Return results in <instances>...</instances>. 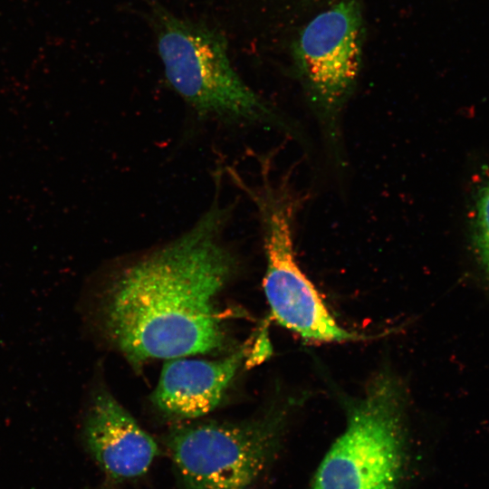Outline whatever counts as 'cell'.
I'll list each match as a JSON object with an SVG mask.
<instances>
[{
	"label": "cell",
	"instance_id": "1",
	"mask_svg": "<svg viewBox=\"0 0 489 489\" xmlns=\"http://www.w3.org/2000/svg\"><path fill=\"white\" fill-rule=\"evenodd\" d=\"M187 231L139 256L111 282L105 332L132 362L207 353L224 346L216 297L237 269L225 239L234 206L220 194Z\"/></svg>",
	"mask_w": 489,
	"mask_h": 489
},
{
	"label": "cell",
	"instance_id": "2",
	"mask_svg": "<svg viewBox=\"0 0 489 489\" xmlns=\"http://www.w3.org/2000/svg\"><path fill=\"white\" fill-rule=\"evenodd\" d=\"M149 17L167 81L202 120L261 125L299 138L292 121L249 87L229 59L223 34L149 0Z\"/></svg>",
	"mask_w": 489,
	"mask_h": 489
},
{
	"label": "cell",
	"instance_id": "3",
	"mask_svg": "<svg viewBox=\"0 0 489 489\" xmlns=\"http://www.w3.org/2000/svg\"><path fill=\"white\" fill-rule=\"evenodd\" d=\"M258 160L259 176L254 185L232 167L226 168V174L256 208L266 261L263 286L273 318L280 325L308 340H361V335L337 323L298 264L293 232L304 197L293 187L291 170L275 176L270 156Z\"/></svg>",
	"mask_w": 489,
	"mask_h": 489
},
{
	"label": "cell",
	"instance_id": "4",
	"mask_svg": "<svg viewBox=\"0 0 489 489\" xmlns=\"http://www.w3.org/2000/svg\"><path fill=\"white\" fill-rule=\"evenodd\" d=\"M405 397L381 373L350 408L347 426L321 462L308 489H397L407 460Z\"/></svg>",
	"mask_w": 489,
	"mask_h": 489
},
{
	"label": "cell",
	"instance_id": "5",
	"mask_svg": "<svg viewBox=\"0 0 489 489\" xmlns=\"http://www.w3.org/2000/svg\"><path fill=\"white\" fill-rule=\"evenodd\" d=\"M283 410L241 424L206 423L175 430L168 446L185 489H253L272 465Z\"/></svg>",
	"mask_w": 489,
	"mask_h": 489
},
{
	"label": "cell",
	"instance_id": "6",
	"mask_svg": "<svg viewBox=\"0 0 489 489\" xmlns=\"http://www.w3.org/2000/svg\"><path fill=\"white\" fill-rule=\"evenodd\" d=\"M361 55L358 5L342 1L316 15L297 43L302 77L323 139L337 165L343 161L341 114L355 87Z\"/></svg>",
	"mask_w": 489,
	"mask_h": 489
},
{
	"label": "cell",
	"instance_id": "7",
	"mask_svg": "<svg viewBox=\"0 0 489 489\" xmlns=\"http://www.w3.org/2000/svg\"><path fill=\"white\" fill-rule=\"evenodd\" d=\"M84 437L96 463L116 481L144 475L158 453L155 440L105 390L91 399Z\"/></svg>",
	"mask_w": 489,
	"mask_h": 489
},
{
	"label": "cell",
	"instance_id": "8",
	"mask_svg": "<svg viewBox=\"0 0 489 489\" xmlns=\"http://www.w3.org/2000/svg\"><path fill=\"white\" fill-rule=\"evenodd\" d=\"M247 347L219 360L177 359L166 363L152 396L164 413L194 418L212 411L246 357Z\"/></svg>",
	"mask_w": 489,
	"mask_h": 489
},
{
	"label": "cell",
	"instance_id": "9",
	"mask_svg": "<svg viewBox=\"0 0 489 489\" xmlns=\"http://www.w3.org/2000/svg\"><path fill=\"white\" fill-rule=\"evenodd\" d=\"M475 244L479 260L489 278V183L481 187L477 197Z\"/></svg>",
	"mask_w": 489,
	"mask_h": 489
}]
</instances>
